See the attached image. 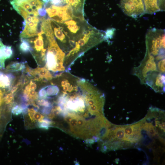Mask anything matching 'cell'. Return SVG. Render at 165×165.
<instances>
[{"label":"cell","instance_id":"f1b7e54d","mask_svg":"<svg viewBox=\"0 0 165 165\" xmlns=\"http://www.w3.org/2000/svg\"><path fill=\"white\" fill-rule=\"evenodd\" d=\"M29 85L31 88L32 89L35 90L37 88L36 84L32 80L30 81Z\"/></svg>","mask_w":165,"mask_h":165},{"label":"cell","instance_id":"2e32d148","mask_svg":"<svg viewBox=\"0 0 165 165\" xmlns=\"http://www.w3.org/2000/svg\"><path fill=\"white\" fill-rule=\"evenodd\" d=\"M14 78L11 73H6L0 71V88L9 89L11 86Z\"/></svg>","mask_w":165,"mask_h":165},{"label":"cell","instance_id":"ac0fdd59","mask_svg":"<svg viewBox=\"0 0 165 165\" xmlns=\"http://www.w3.org/2000/svg\"><path fill=\"white\" fill-rule=\"evenodd\" d=\"M20 40L19 48L21 52L26 53L31 52L33 51L29 40L23 38H21Z\"/></svg>","mask_w":165,"mask_h":165},{"label":"cell","instance_id":"7a4b0ae2","mask_svg":"<svg viewBox=\"0 0 165 165\" xmlns=\"http://www.w3.org/2000/svg\"><path fill=\"white\" fill-rule=\"evenodd\" d=\"M48 40L47 51L45 55L46 67L54 72L63 71L65 53L61 49L54 35L46 36Z\"/></svg>","mask_w":165,"mask_h":165},{"label":"cell","instance_id":"d4e9b609","mask_svg":"<svg viewBox=\"0 0 165 165\" xmlns=\"http://www.w3.org/2000/svg\"><path fill=\"white\" fill-rule=\"evenodd\" d=\"M123 127L125 134V140L126 138L131 136L133 134V129L132 125L124 126Z\"/></svg>","mask_w":165,"mask_h":165},{"label":"cell","instance_id":"8fae6325","mask_svg":"<svg viewBox=\"0 0 165 165\" xmlns=\"http://www.w3.org/2000/svg\"><path fill=\"white\" fill-rule=\"evenodd\" d=\"M26 71L35 80L47 81L51 80L52 76L49 70L45 67H38L32 69L28 67L26 68Z\"/></svg>","mask_w":165,"mask_h":165},{"label":"cell","instance_id":"5bb4252c","mask_svg":"<svg viewBox=\"0 0 165 165\" xmlns=\"http://www.w3.org/2000/svg\"><path fill=\"white\" fill-rule=\"evenodd\" d=\"M44 32L41 30L38 35V37L35 38L33 41L34 46L33 49L38 53H40V57L43 60H45L46 49L44 48L45 43L42 35Z\"/></svg>","mask_w":165,"mask_h":165},{"label":"cell","instance_id":"603a6c76","mask_svg":"<svg viewBox=\"0 0 165 165\" xmlns=\"http://www.w3.org/2000/svg\"><path fill=\"white\" fill-rule=\"evenodd\" d=\"M53 124V122L48 119H44L38 122V127L41 128L48 129Z\"/></svg>","mask_w":165,"mask_h":165},{"label":"cell","instance_id":"5b68a950","mask_svg":"<svg viewBox=\"0 0 165 165\" xmlns=\"http://www.w3.org/2000/svg\"><path fill=\"white\" fill-rule=\"evenodd\" d=\"M71 40L75 42L82 36L89 25L84 18L74 16L72 19L61 23Z\"/></svg>","mask_w":165,"mask_h":165},{"label":"cell","instance_id":"ffe728a7","mask_svg":"<svg viewBox=\"0 0 165 165\" xmlns=\"http://www.w3.org/2000/svg\"><path fill=\"white\" fill-rule=\"evenodd\" d=\"M46 94V97L57 95L59 92L58 87L55 85H51L44 87Z\"/></svg>","mask_w":165,"mask_h":165},{"label":"cell","instance_id":"9a60e30c","mask_svg":"<svg viewBox=\"0 0 165 165\" xmlns=\"http://www.w3.org/2000/svg\"><path fill=\"white\" fill-rule=\"evenodd\" d=\"M86 0H63L64 4L71 6L74 11L79 15L84 16L83 9Z\"/></svg>","mask_w":165,"mask_h":165},{"label":"cell","instance_id":"cb8c5ba5","mask_svg":"<svg viewBox=\"0 0 165 165\" xmlns=\"http://www.w3.org/2000/svg\"><path fill=\"white\" fill-rule=\"evenodd\" d=\"M37 103L38 105L45 108L52 107L51 103L45 98H41L38 100Z\"/></svg>","mask_w":165,"mask_h":165},{"label":"cell","instance_id":"9c48e42d","mask_svg":"<svg viewBox=\"0 0 165 165\" xmlns=\"http://www.w3.org/2000/svg\"><path fill=\"white\" fill-rule=\"evenodd\" d=\"M145 84L151 87L156 92H165V75L158 71H155L149 74L147 76Z\"/></svg>","mask_w":165,"mask_h":165},{"label":"cell","instance_id":"d6986e66","mask_svg":"<svg viewBox=\"0 0 165 165\" xmlns=\"http://www.w3.org/2000/svg\"><path fill=\"white\" fill-rule=\"evenodd\" d=\"M25 68L24 63L13 62L9 64L6 67V69L12 72L24 70Z\"/></svg>","mask_w":165,"mask_h":165},{"label":"cell","instance_id":"4fadbf2b","mask_svg":"<svg viewBox=\"0 0 165 165\" xmlns=\"http://www.w3.org/2000/svg\"><path fill=\"white\" fill-rule=\"evenodd\" d=\"M13 51L11 46L4 45L0 38V69L5 68V61L13 55Z\"/></svg>","mask_w":165,"mask_h":165},{"label":"cell","instance_id":"ba28073f","mask_svg":"<svg viewBox=\"0 0 165 165\" xmlns=\"http://www.w3.org/2000/svg\"><path fill=\"white\" fill-rule=\"evenodd\" d=\"M51 25L54 36L60 43L62 49L65 52H69L74 48L75 43L71 40L60 23L51 20Z\"/></svg>","mask_w":165,"mask_h":165},{"label":"cell","instance_id":"7c38bea8","mask_svg":"<svg viewBox=\"0 0 165 165\" xmlns=\"http://www.w3.org/2000/svg\"><path fill=\"white\" fill-rule=\"evenodd\" d=\"M145 13L152 14L165 11V0H143Z\"/></svg>","mask_w":165,"mask_h":165},{"label":"cell","instance_id":"7402d4cb","mask_svg":"<svg viewBox=\"0 0 165 165\" xmlns=\"http://www.w3.org/2000/svg\"><path fill=\"white\" fill-rule=\"evenodd\" d=\"M27 105H16L14 106L12 110V112L14 115H18L27 110Z\"/></svg>","mask_w":165,"mask_h":165},{"label":"cell","instance_id":"484cf974","mask_svg":"<svg viewBox=\"0 0 165 165\" xmlns=\"http://www.w3.org/2000/svg\"><path fill=\"white\" fill-rule=\"evenodd\" d=\"M157 67L158 71L161 73L165 74V58L157 62Z\"/></svg>","mask_w":165,"mask_h":165},{"label":"cell","instance_id":"8992f818","mask_svg":"<svg viewBox=\"0 0 165 165\" xmlns=\"http://www.w3.org/2000/svg\"><path fill=\"white\" fill-rule=\"evenodd\" d=\"M157 63L155 57L146 51L144 57L140 64L134 68L133 74L139 78L142 84H145L148 75L153 71H158Z\"/></svg>","mask_w":165,"mask_h":165},{"label":"cell","instance_id":"3957f363","mask_svg":"<svg viewBox=\"0 0 165 165\" xmlns=\"http://www.w3.org/2000/svg\"><path fill=\"white\" fill-rule=\"evenodd\" d=\"M164 29L155 28L149 29L145 36L146 51L155 58L165 56Z\"/></svg>","mask_w":165,"mask_h":165},{"label":"cell","instance_id":"f546056e","mask_svg":"<svg viewBox=\"0 0 165 165\" xmlns=\"http://www.w3.org/2000/svg\"><path fill=\"white\" fill-rule=\"evenodd\" d=\"M3 101V93L2 91L0 89V107Z\"/></svg>","mask_w":165,"mask_h":165},{"label":"cell","instance_id":"6da1fadb","mask_svg":"<svg viewBox=\"0 0 165 165\" xmlns=\"http://www.w3.org/2000/svg\"><path fill=\"white\" fill-rule=\"evenodd\" d=\"M105 32L90 25L81 37L75 42L74 48L65 57V60H70L80 56L83 53L105 40Z\"/></svg>","mask_w":165,"mask_h":165},{"label":"cell","instance_id":"83f0119b","mask_svg":"<svg viewBox=\"0 0 165 165\" xmlns=\"http://www.w3.org/2000/svg\"><path fill=\"white\" fill-rule=\"evenodd\" d=\"M149 146L150 147L154 152L160 150V148L155 142H153Z\"/></svg>","mask_w":165,"mask_h":165},{"label":"cell","instance_id":"30bf717a","mask_svg":"<svg viewBox=\"0 0 165 165\" xmlns=\"http://www.w3.org/2000/svg\"><path fill=\"white\" fill-rule=\"evenodd\" d=\"M40 20L37 16H35L30 21H24L23 30L20 34V38H24L37 36L39 32L38 31V26Z\"/></svg>","mask_w":165,"mask_h":165},{"label":"cell","instance_id":"277c9868","mask_svg":"<svg viewBox=\"0 0 165 165\" xmlns=\"http://www.w3.org/2000/svg\"><path fill=\"white\" fill-rule=\"evenodd\" d=\"M46 13L51 20L57 23H62L72 19L74 16L81 18L83 17L73 10L70 6L66 4L56 6L50 4L47 0L45 3Z\"/></svg>","mask_w":165,"mask_h":165},{"label":"cell","instance_id":"52a82bcc","mask_svg":"<svg viewBox=\"0 0 165 165\" xmlns=\"http://www.w3.org/2000/svg\"><path fill=\"white\" fill-rule=\"evenodd\" d=\"M119 6L125 14L134 18L145 13L143 0H120Z\"/></svg>","mask_w":165,"mask_h":165},{"label":"cell","instance_id":"e0dca14e","mask_svg":"<svg viewBox=\"0 0 165 165\" xmlns=\"http://www.w3.org/2000/svg\"><path fill=\"white\" fill-rule=\"evenodd\" d=\"M28 115L31 121L33 122H39L44 118V116L33 108L28 109Z\"/></svg>","mask_w":165,"mask_h":165},{"label":"cell","instance_id":"44dd1931","mask_svg":"<svg viewBox=\"0 0 165 165\" xmlns=\"http://www.w3.org/2000/svg\"><path fill=\"white\" fill-rule=\"evenodd\" d=\"M114 131L116 138L121 140H125V135L123 127H116Z\"/></svg>","mask_w":165,"mask_h":165},{"label":"cell","instance_id":"4316f807","mask_svg":"<svg viewBox=\"0 0 165 165\" xmlns=\"http://www.w3.org/2000/svg\"><path fill=\"white\" fill-rule=\"evenodd\" d=\"M14 93L10 91L3 98L4 102L6 104L11 103L13 100Z\"/></svg>","mask_w":165,"mask_h":165}]
</instances>
